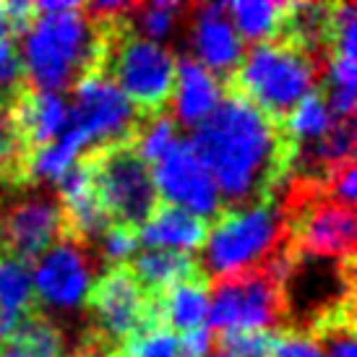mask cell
<instances>
[{"mask_svg":"<svg viewBox=\"0 0 357 357\" xmlns=\"http://www.w3.org/2000/svg\"><path fill=\"white\" fill-rule=\"evenodd\" d=\"M208 235V219L193 214L175 204H159L154 217L139 229V245L149 248H169L183 253H196L204 248Z\"/></svg>","mask_w":357,"mask_h":357,"instance_id":"obj_15","label":"cell"},{"mask_svg":"<svg viewBox=\"0 0 357 357\" xmlns=\"http://www.w3.org/2000/svg\"><path fill=\"white\" fill-rule=\"evenodd\" d=\"M91 188L112 227L139 232L159 208L162 199L151 167L141 159L136 139H112L79 151Z\"/></svg>","mask_w":357,"mask_h":357,"instance_id":"obj_5","label":"cell"},{"mask_svg":"<svg viewBox=\"0 0 357 357\" xmlns=\"http://www.w3.org/2000/svg\"><path fill=\"white\" fill-rule=\"evenodd\" d=\"M162 326L175 337H185L196 328L206 326L208 318V282H183L169 287L159 298Z\"/></svg>","mask_w":357,"mask_h":357,"instance_id":"obj_17","label":"cell"},{"mask_svg":"<svg viewBox=\"0 0 357 357\" xmlns=\"http://www.w3.org/2000/svg\"><path fill=\"white\" fill-rule=\"evenodd\" d=\"M86 331L81 342L100 344L120 357V349L162 326L159 298L149 295L136 284L126 264L105 266L81 300Z\"/></svg>","mask_w":357,"mask_h":357,"instance_id":"obj_7","label":"cell"},{"mask_svg":"<svg viewBox=\"0 0 357 357\" xmlns=\"http://www.w3.org/2000/svg\"><path fill=\"white\" fill-rule=\"evenodd\" d=\"M284 217L279 196L248 206L222 208L208 225V235L201 250L199 266L206 282L264 266L284 245Z\"/></svg>","mask_w":357,"mask_h":357,"instance_id":"obj_6","label":"cell"},{"mask_svg":"<svg viewBox=\"0 0 357 357\" xmlns=\"http://www.w3.org/2000/svg\"><path fill=\"white\" fill-rule=\"evenodd\" d=\"M24 66L37 91H70L97 73L100 26L86 3H37V19L24 34Z\"/></svg>","mask_w":357,"mask_h":357,"instance_id":"obj_2","label":"cell"},{"mask_svg":"<svg viewBox=\"0 0 357 357\" xmlns=\"http://www.w3.org/2000/svg\"><path fill=\"white\" fill-rule=\"evenodd\" d=\"M289 245L268 258L264 266L214 279L208 300V331L225 328H282L279 279L287 264Z\"/></svg>","mask_w":357,"mask_h":357,"instance_id":"obj_8","label":"cell"},{"mask_svg":"<svg viewBox=\"0 0 357 357\" xmlns=\"http://www.w3.org/2000/svg\"><path fill=\"white\" fill-rule=\"evenodd\" d=\"M222 97V84L217 76H211L196 58L178 60V89H175V105L172 118L196 128L214 112Z\"/></svg>","mask_w":357,"mask_h":357,"instance_id":"obj_16","label":"cell"},{"mask_svg":"<svg viewBox=\"0 0 357 357\" xmlns=\"http://www.w3.org/2000/svg\"><path fill=\"white\" fill-rule=\"evenodd\" d=\"M190 149L206 167L222 208L274 199L289 183L298 144L238 91L222 86L214 112L193 128Z\"/></svg>","mask_w":357,"mask_h":357,"instance_id":"obj_1","label":"cell"},{"mask_svg":"<svg viewBox=\"0 0 357 357\" xmlns=\"http://www.w3.org/2000/svg\"><path fill=\"white\" fill-rule=\"evenodd\" d=\"M284 8L287 3H227V19L240 40L261 45L279 34Z\"/></svg>","mask_w":357,"mask_h":357,"instance_id":"obj_19","label":"cell"},{"mask_svg":"<svg viewBox=\"0 0 357 357\" xmlns=\"http://www.w3.org/2000/svg\"><path fill=\"white\" fill-rule=\"evenodd\" d=\"M279 295L282 328L295 331H313L331 318L355 310V256L326 258L289 248Z\"/></svg>","mask_w":357,"mask_h":357,"instance_id":"obj_4","label":"cell"},{"mask_svg":"<svg viewBox=\"0 0 357 357\" xmlns=\"http://www.w3.org/2000/svg\"><path fill=\"white\" fill-rule=\"evenodd\" d=\"M58 240H63V217L55 188L29 185L0 196V253L34 268Z\"/></svg>","mask_w":357,"mask_h":357,"instance_id":"obj_9","label":"cell"},{"mask_svg":"<svg viewBox=\"0 0 357 357\" xmlns=\"http://www.w3.org/2000/svg\"><path fill=\"white\" fill-rule=\"evenodd\" d=\"M0 357H29V355H24V352L8 347V344H0Z\"/></svg>","mask_w":357,"mask_h":357,"instance_id":"obj_27","label":"cell"},{"mask_svg":"<svg viewBox=\"0 0 357 357\" xmlns=\"http://www.w3.org/2000/svg\"><path fill=\"white\" fill-rule=\"evenodd\" d=\"M3 344L19 349L29 357H63L66 339H63L58 324L40 305L16 321V326L10 328Z\"/></svg>","mask_w":357,"mask_h":357,"instance_id":"obj_18","label":"cell"},{"mask_svg":"<svg viewBox=\"0 0 357 357\" xmlns=\"http://www.w3.org/2000/svg\"><path fill=\"white\" fill-rule=\"evenodd\" d=\"M277 328H225L211 334V347L222 357H268Z\"/></svg>","mask_w":357,"mask_h":357,"instance_id":"obj_23","label":"cell"},{"mask_svg":"<svg viewBox=\"0 0 357 357\" xmlns=\"http://www.w3.org/2000/svg\"><path fill=\"white\" fill-rule=\"evenodd\" d=\"M126 266H128L130 277L136 279V284L149 295V300L162 298L169 287L183 284V282H206L199 266V258L193 253H183V250H141L126 261Z\"/></svg>","mask_w":357,"mask_h":357,"instance_id":"obj_14","label":"cell"},{"mask_svg":"<svg viewBox=\"0 0 357 357\" xmlns=\"http://www.w3.org/2000/svg\"><path fill=\"white\" fill-rule=\"evenodd\" d=\"M268 357H324V352H321L316 339L305 334V331L277 328Z\"/></svg>","mask_w":357,"mask_h":357,"instance_id":"obj_24","label":"cell"},{"mask_svg":"<svg viewBox=\"0 0 357 357\" xmlns=\"http://www.w3.org/2000/svg\"><path fill=\"white\" fill-rule=\"evenodd\" d=\"M29 89L34 86L24 66L21 45L13 40H0V109L8 112Z\"/></svg>","mask_w":357,"mask_h":357,"instance_id":"obj_22","label":"cell"},{"mask_svg":"<svg viewBox=\"0 0 357 357\" xmlns=\"http://www.w3.org/2000/svg\"><path fill=\"white\" fill-rule=\"evenodd\" d=\"M68 357H118L115 352H107L105 347L100 344H89V342H81V347Z\"/></svg>","mask_w":357,"mask_h":357,"instance_id":"obj_26","label":"cell"},{"mask_svg":"<svg viewBox=\"0 0 357 357\" xmlns=\"http://www.w3.org/2000/svg\"><path fill=\"white\" fill-rule=\"evenodd\" d=\"M188 16L193 24V47L204 68L214 76L219 84L227 81L245 58V45L232 29L227 19V3H201L188 6Z\"/></svg>","mask_w":357,"mask_h":357,"instance_id":"obj_13","label":"cell"},{"mask_svg":"<svg viewBox=\"0 0 357 357\" xmlns=\"http://www.w3.org/2000/svg\"><path fill=\"white\" fill-rule=\"evenodd\" d=\"M188 13V6L183 3H172V0H162V3H133L130 6V24L146 40H162L169 31L178 26V21Z\"/></svg>","mask_w":357,"mask_h":357,"instance_id":"obj_21","label":"cell"},{"mask_svg":"<svg viewBox=\"0 0 357 357\" xmlns=\"http://www.w3.org/2000/svg\"><path fill=\"white\" fill-rule=\"evenodd\" d=\"M331 123H334V118L324 102V94H321V89H316L307 97H303L298 107L289 112V118L284 120V128L300 146V144H307V141L324 136Z\"/></svg>","mask_w":357,"mask_h":357,"instance_id":"obj_20","label":"cell"},{"mask_svg":"<svg viewBox=\"0 0 357 357\" xmlns=\"http://www.w3.org/2000/svg\"><path fill=\"white\" fill-rule=\"evenodd\" d=\"M144 123L146 120L139 118L133 105L100 73L81 79L70 89L66 128L81 133L86 146L112 139H136Z\"/></svg>","mask_w":357,"mask_h":357,"instance_id":"obj_10","label":"cell"},{"mask_svg":"<svg viewBox=\"0 0 357 357\" xmlns=\"http://www.w3.org/2000/svg\"><path fill=\"white\" fill-rule=\"evenodd\" d=\"M328 60L310 55L295 40L277 34L274 40L250 45L240 68L222 81V86L258 107L274 123H284L300 100L326 79Z\"/></svg>","mask_w":357,"mask_h":357,"instance_id":"obj_3","label":"cell"},{"mask_svg":"<svg viewBox=\"0 0 357 357\" xmlns=\"http://www.w3.org/2000/svg\"><path fill=\"white\" fill-rule=\"evenodd\" d=\"M91 250L70 243L58 240L45 256L34 264L31 279L37 300H45L55 307H76L84 300L91 282Z\"/></svg>","mask_w":357,"mask_h":357,"instance_id":"obj_12","label":"cell"},{"mask_svg":"<svg viewBox=\"0 0 357 357\" xmlns=\"http://www.w3.org/2000/svg\"><path fill=\"white\" fill-rule=\"evenodd\" d=\"M180 339V357H204L211 349V331L208 326H201Z\"/></svg>","mask_w":357,"mask_h":357,"instance_id":"obj_25","label":"cell"},{"mask_svg":"<svg viewBox=\"0 0 357 357\" xmlns=\"http://www.w3.org/2000/svg\"><path fill=\"white\" fill-rule=\"evenodd\" d=\"M154 185L159 199L165 204H175L199 214V217H217L222 211V199L206 167L193 154L190 144L178 141L167 157H162L151 167Z\"/></svg>","mask_w":357,"mask_h":357,"instance_id":"obj_11","label":"cell"}]
</instances>
